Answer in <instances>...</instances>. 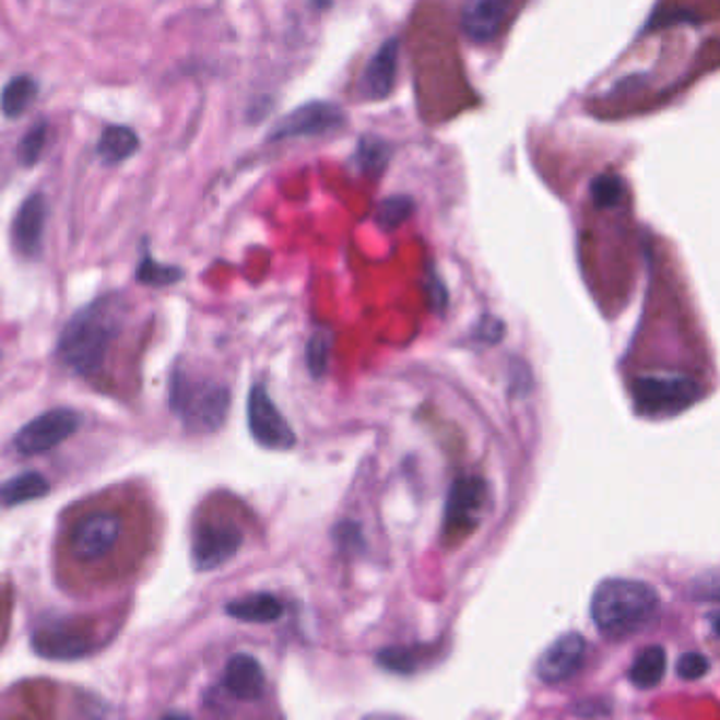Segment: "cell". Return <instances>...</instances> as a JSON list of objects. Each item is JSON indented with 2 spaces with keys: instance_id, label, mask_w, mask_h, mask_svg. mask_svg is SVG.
<instances>
[{
  "instance_id": "25",
  "label": "cell",
  "mask_w": 720,
  "mask_h": 720,
  "mask_svg": "<svg viewBox=\"0 0 720 720\" xmlns=\"http://www.w3.org/2000/svg\"><path fill=\"white\" fill-rule=\"evenodd\" d=\"M138 282L146 283V285H155V287H163V285H174V283L182 282L185 280V271L178 267H169V264H161L153 256H144L138 273H135Z\"/></svg>"
},
{
  "instance_id": "10",
  "label": "cell",
  "mask_w": 720,
  "mask_h": 720,
  "mask_svg": "<svg viewBox=\"0 0 720 720\" xmlns=\"http://www.w3.org/2000/svg\"><path fill=\"white\" fill-rule=\"evenodd\" d=\"M121 536V520L115 514H92L76 522L70 550L81 560H97L108 554Z\"/></svg>"
},
{
  "instance_id": "24",
  "label": "cell",
  "mask_w": 720,
  "mask_h": 720,
  "mask_svg": "<svg viewBox=\"0 0 720 720\" xmlns=\"http://www.w3.org/2000/svg\"><path fill=\"white\" fill-rule=\"evenodd\" d=\"M412 214H414V199L408 194H393L378 205L376 222L380 228L393 231L400 224H404Z\"/></svg>"
},
{
  "instance_id": "8",
  "label": "cell",
  "mask_w": 720,
  "mask_h": 720,
  "mask_svg": "<svg viewBox=\"0 0 720 720\" xmlns=\"http://www.w3.org/2000/svg\"><path fill=\"white\" fill-rule=\"evenodd\" d=\"M346 117L341 106L332 102H309L290 115H285L278 126L271 129L269 140H287V138H311L330 133L345 126Z\"/></svg>"
},
{
  "instance_id": "23",
  "label": "cell",
  "mask_w": 720,
  "mask_h": 720,
  "mask_svg": "<svg viewBox=\"0 0 720 720\" xmlns=\"http://www.w3.org/2000/svg\"><path fill=\"white\" fill-rule=\"evenodd\" d=\"M626 182L622 176L613 174V172H606V174H600L595 176L590 185V194H592V201H594L595 208L600 210H613L617 208L624 199H626Z\"/></svg>"
},
{
  "instance_id": "3",
  "label": "cell",
  "mask_w": 720,
  "mask_h": 720,
  "mask_svg": "<svg viewBox=\"0 0 720 720\" xmlns=\"http://www.w3.org/2000/svg\"><path fill=\"white\" fill-rule=\"evenodd\" d=\"M169 404L188 432L212 434L226 421L231 391L214 380H192L176 370L169 382Z\"/></svg>"
},
{
  "instance_id": "21",
  "label": "cell",
  "mask_w": 720,
  "mask_h": 720,
  "mask_svg": "<svg viewBox=\"0 0 720 720\" xmlns=\"http://www.w3.org/2000/svg\"><path fill=\"white\" fill-rule=\"evenodd\" d=\"M36 94H38V85L31 74H20L4 85L0 94V108L9 119H15L31 108Z\"/></svg>"
},
{
  "instance_id": "31",
  "label": "cell",
  "mask_w": 720,
  "mask_h": 720,
  "mask_svg": "<svg viewBox=\"0 0 720 720\" xmlns=\"http://www.w3.org/2000/svg\"><path fill=\"white\" fill-rule=\"evenodd\" d=\"M575 715H579V717H586V719H594V717H602V715H606V710H604V704H600L598 699H583V701H579V706L575 708Z\"/></svg>"
},
{
  "instance_id": "2",
  "label": "cell",
  "mask_w": 720,
  "mask_h": 720,
  "mask_svg": "<svg viewBox=\"0 0 720 720\" xmlns=\"http://www.w3.org/2000/svg\"><path fill=\"white\" fill-rule=\"evenodd\" d=\"M119 326L108 303H94L74 315L63 328L58 357L76 375H94L113 345Z\"/></svg>"
},
{
  "instance_id": "32",
  "label": "cell",
  "mask_w": 720,
  "mask_h": 720,
  "mask_svg": "<svg viewBox=\"0 0 720 720\" xmlns=\"http://www.w3.org/2000/svg\"><path fill=\"white\" fill-rule=\"evenodd\" d=\"M158 720H192L188 715H185V712H167V715H163L161 719Z\"/></svg>"
},
{
  "instance_id": "11",
  "label": "cell",
  "mask_w": 720,
  "mask_h": 720,
  "mask_svg": "<svg viewBox=\"0 0 720 720\" xmlns=\"http://www.w3.org/2000/svg\"><path fill=\"white\" fill-rule=\"evenodd\" d=\"M588 642L581 634L568 632L556 638L536 661V676L547 685H558L573 678L586 659Z\"/></svg>"
},
{
  "instance_id": "14",
  "label": "cell",
  "mask_w": 720,
  "mask_h": 720,
  "mask_svg": "<svg viewBox=\"0 0 720 720\" xmlns=\"http://www.w3.org/2000/svg\"><path fill=\"white\" fill-rule=\"evenodd\" d=\"M509 9H511V4L501 2V0L470 2L463 9L461 28L465 32V36L473 43H477V45L491 43L501 31L503 22H505Z\"/></svg>"
},
{
  "instance_id": "22",
  "label": "cell",
  "mask_w": 720,
  "mask_h": 720,
  "mask_svg": "<svg viewBox=\"0 0 720 720\" xmlns=\"http://www.w3.org/2000/svg\"><path fill=\"white\" fill-rule=\"evenodd\" d=\"M389 157H391L389 144L380 138H375V135L362 138L359 146L355 151V163L366 176L382 174L387 163H389Z\"/></svg>"
},
{
  "instance_id": "7",
  "label": "cell",
  "mask_w": 720,
  "mask_h": 720,
  "mask_svg": "<svg viewBox=\"0 0 720 720\" xmlns=\"http://www.w3.org/2000/svg\"><path fill=\"white\" fill-rule=\"evenodd\" d=\"M248 427L256 444L269 450H290L296 434L262 385H253L248 398Z\"/></svg>"
},
{
  "instance_id": "17",
  "label": "cell",
  "mask_w": 720,
  "mask_h": 720,
  "mask_svg": "<svg viewBox=\"0 0 720 720\" xmlns=\"http://www.w3.org/2000/svg\"><path fill=\"white\" fill-rule=\"evenodd\" d=\"M226 613L233 619L246 622V624H273V622L282 619L283 604L278 595L260 592V594L244 595V598L228 602Z\"/></svg>"
},
{
  "instance_id": "15",
  "label": "cell",
  "mask_w": 720,
  "mask_h": 720,
  "mask_svg": "<svg viewBox=\"0 0 720 720\" xmlns=\"http://www.w3.org/2000/svg\"><path fill=\"white\" fill-rule=\"evenodd\" d=\"M32 649L40 658L68 661L92 653V642L85 636L74 634L66 627L49 626L34 632Z\"/></svg>"
},
{
  "instance_id": "18",
  "label": "cell",
  "mask_w": 720,
  "mask_h": 720,
  "mask_svg": "<svg viewBox=\"0 0 720 720\" xmlns=\"http://www.w3.org/2000/svg\"><path fill=\"white\" fill-rule=\"evenodd\" d=\"M665 668H668V656L663 647L659 645L647 647L632 661L627 678L636 689H653L663 681Z\"/></svg>"
},
{
  "instance_id": "26",
  "label": "cell",
  "mask_w": 720,
  "mask_h": 720,
  "mask_svg": "<svg viewBox=\"0 0 720 720\" xmlns=\"http://www.w3.org/2000/svg\"><path fill=\"white\" fill-rule=\"evenodd\" d=\"M47 129L49 127L45 121H38L26 131V135L22 138V142L17 146V157L22 161V165L31 167L40 158L45 144H47Z\"/></svg>"
},
{
  "instance_id": "27",
  "label": "cell",
  "mask_w": 720,
  "mask_h": 720,
  "mask_svg": "<svg viewBox=\"0 0 720 720\" xmlns=\"http://www.w3.org/2000/svg\"><path fill=\"white\" fill-rule=\"evenodd\" d=\"M378 665H382L387 672L393 674H410L416 670L418 658L414 656V649H406V647H389L378 651L376 656Z\"/></svg>"
},
{
  "instance_id": "16",
  "label": "cell",
  "mask_w": 720,
  "mask_h": 720,
  "mask_svg": "<svg viewBox=\"0 0 720 720\" xmlns=\"http://www.w3.org/2000/svg\"><path fill=\"white\" fill-rule=\"evenodd\" d=\"M264 685H267L264 670L253 656L237 653L228 659L226 670H224V687L231 691L237 699H244V701L260 699L264 693Z\"/></svg>"
},
{
  "instance_id": "9",
  "label": "cell",
  "mask_w": 720,
  "mask_h": 720,
  "mask_svg": "<svg viewBox=\"0 0 720 720\" xmlns=\"http://www.w3.org/2000/svg\"><path fill=\"white\" fill-rule=\"evenodd\" d=\"M241 543L244 534L228 522L203 524L192 534V564L197 570H214L235 558Z\"/></svg>"
},
{
  "instance_id": "6",
  "label": "cell",
  "mask_w": 720,
  "mask_h": 720,
  "mask_svg": "<svg viewBox=\"0 0 720 720\" xmlns=\"http://www.w3.org/2000/svg\"><path fill=\"white\" fill-rule=\"evenodd\" d=\"M83 423V416L76 410L70 408H54L36 418H32L26 427L20 429V434L13 439V446L20 455L34 457L43 455L62 441L74 436Z\"/></svg>"
},
{
  "instance_id": "28",
  "label": "cell",
  "mask_w": 720,
  "mask_h": 720,
  "mask_svg": "<svg viewBox=\"0 0 720 720\" xmlns=\"http://www.w3.org/2000/svg\"><path fill=\"white\" fill-rule=\"evenodd\" d=\"M330 345H332V339L326 332H317L311 337V341L307 345V366L314 378H321L326 375L328 362H330Z\"/></svg>"
},
{
  "instance_id": "4",
  "label": "cell",
  "mask_w": 720,
  "mask_h": 720,
  "mask_svg": "<svg viewBox=\"0 0 720 720\" xmlns=\"http://www.w3.org/2000/svg\"><path fill=\"white\" fill-rule=\"evenodd\" d=\"M701 393V385L683 375L638 376L632 387L634 410L647 418L676 416L693 406Z\"/></svg>"
},
{
  "instance_id": "33",
  "label": "cell",
  "mask_w": 720,
  "mask_h": 720,
  "mask_svg": "<svg viewBox=\"0 0 720 720\" xmlns=\"http://www.w3.org/2000/svg\"><path fill=\"white\" fill-rule=\"evenodd\" d=\"M362 720H406L404 717H396V715H370Z\"/></svg>"
},
{
  "instance_id": "1",
  "label": "cell",
  "mask_w": 720,
  "mask_h": 720,
  "mask_svg": "<svg viewBox=\"0 0 720 720\" xmlns=\"http://www.w3.org/2000/svg\"><path fill=\"white\" fill-rule=\"evenodd\" d=\"M659 609L653 586L638 579H604L598 583L590 602L592 622L609 638H626L647 626Z\"/></svg>"
},
{
  "instance_id": "20",
  "label": "cell",
  "mask_w": 720,
  "mask_h": 720,
  "mask_svg": "<svg viewBox=\"0 0 720 720\" xmlns=\"http://www.w3.org/2000/svg\"><path fill=\"white\" fill-rule=\"evenodd\" d=\"M138 146H140V138L131 127L108 126L99 135L97 155L108 165H117L133 157Z\"/></svg>"
},
{
  "instance_id": "12",
  "label": "cell",
  "mask_w": 720,
  "mask_h": 720,
  "mask_svg": "<svg viewBox=\"0 0 720 720\" xmlns=\"http://www.w3.org/2000/svg\"><path fill=\"white\" fill-rule=\"evenodd\" d=\"M47 216H49V205H47L45 194H40V192L31 194L17 210L13 226H11V237H13L15 250L20 251L24 258L40 256Z\"/></svg>"
},
{
  "instance_id": "29",
  "label": "cell",
  "mask_w": 720,
  "mask_h": 720,
  "mask_svg": "<svg viewBox=\"0 0 720 720\" xmlns=\"http://www.w3.org/2000/svg\"><path fill=\"white\" fill-rule=\"evenodd\" d=\"M710 665H712L710 659L706 658L704 653L691 651V653L681 656L676 661V674L683 681H699L710 672Z\"/></svg>"
},
{
  "instance_id": "5",
  "label": "cell",
  "mask_w": 720,
  "mask_h": 720,
  "mask_svg": "<svg viewBox=\"0 0 720 720\" xmlns=\"http://www.w3.org/2000/svg\"><path fill=\"white\" fill-rule=\"evenodd\" d=\"M488 499V486L477 475L457 477L448 491L444 509V536L450 541H461L473 533L484 516Z\"/></svg>"
},
{
  "instance_id": "30",
  "label": "cell",
  "mask_w": 720,
  "mask_h": 720,
  "mask_svg": "<svg viewBox=\"0 0 720 720\" xmlns=\"http://www.w3.org/2000/svg\"><path fill=\"white\" fill-rule=\"evenodd\" d=\"M503 332H505V326H503L501 319H497V317H484V319L477 323L475 339L495 345V343L501 341Z\"/></svg>"
},
{
  "instance_id": "13",
  "label": "cell",
  "mask_w": 720,
  "mask_h": 720,
  "mask_svg": "<svg viewBox=\"0 0 720 720\" xmlns=\"http://www.w3.org/2000/svg\"><path fill=\"white\" fill-rule=\"evenodd\" d=\"M398 56H400V40L387 38L378 49L370 62L366 63L359 76V94L368 102H378L389 97L396 87L398 76Z\"/></svg>"
},
{
  "instance_id": "19",
  "label": "cell",
  "mask_w": 720,
  "mask_h": 720,
  "mask_svg": "<svg viewBox=\"0 0 720 720\" xmlns=\"http://www.w3.org/2000/svg\"><path fill=\"white\" fill-rule=\"evenodd\" d=\"M49 491H51V484L45 475H40L36 471H26V473H20V475L7 480L0 486V501L4 503L7 507H15V505L43 499L49 495Z\"/></svg>"
}]
</instances>
